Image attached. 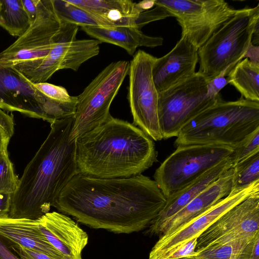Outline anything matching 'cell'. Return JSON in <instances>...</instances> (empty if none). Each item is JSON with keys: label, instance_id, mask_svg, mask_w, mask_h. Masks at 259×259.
Masks as SVG:
<instances>
[{"label": "cell", "instance_id": "1", "mask_svg": "<svg viewBox=\"0 0 259 259\" xmlns=\"http://www.w3.org/2000/svg\"><path fill=\"white\" fill-rule=\"evenodd\" d=\"M166 201L155 181L142 174L101 179L78 173L54 207L91 228L130 234L147 228Z\"/></svg>", "mask_w": 259, "mask_h": 259}, {"label": "cell", "instance_id": "2", "mask_svg": "<svg viewBox=\"0 0 259 259\" xmlns=\"http://www.w3.org/2000/svg\"><path fill=\"white\" fill-rule=\"evenodd\" d=\"M73 116L57 120L26 166L12 194L9 217L37 220L49 212L77 173L75 140L69 139Z\"/></svg>", "mask_w": 259, "mask_h": 259}, {"label": "cell", "instance_id": "3", "mask_svg": "<svg viewBox=\"0 0 259 259\" xmlns=\"http://www.w3.org/2000/svg\"><path fill=\"white\" fill-rule=\"evenodd\" d=\"M153 140L139 127L112 116L75 140L77 173L101 179L142 174L157 161Z\"/></svg>", "mask_w": 259, "mask_h": 259}, {"label": "cell", "instance_id": "4", "mask_svg": "<svg viewBox=\"0 0 259 259\" xmlns=\"http://www.w3.org/2000/svg\"><path fill=\"white\" fill-rule=\"evenodd\" d=\"M259 128V102L243 98L222 99L205 110L180 131L174 143L179 146L214 144L235 148Z\"/></svg>", "mask_w": 259, "mask_h": 259}, {"label": "cell", "instance_id": "5", "mask_svg": "<svg viewBox=\"0 0 259 259\" xmlns=\"http://www.w3.org/2000/svg\"><path fill=\"white\" fill-rule=\"evenodd\" d=\"M258 24V4L237 10L198 49L199 69L197 72L207 81L223 71L228 75L244 58Z\"/></svg>", "mask_w": 259, "mask_h": 259}, {"label": "cell", "instance_id": "6", "mask_svg": "<svg viewBox=\"0 0 259 259\" xmlns=\"http://www.w3.org/2000/svg\"><path fill=\"white\" fill-rule=\"evenodd\" d=\"M233 151L214 144L177 146L156 169L154 181L167 198L228 159Z\"/></svg>", "mask_w": 259, "mask_h": 259}, {"label": "cell", "instance_id": "7", "mask_svg": "<svg viewBox=\"0 0 259 259\" xmlns=\"http://www.w3.org/2000/svg\"><path fill=\"white\" fill-rule=\"evenodd\" d=\"M130 62H114L103 69L77 97L70 140L106 122L111 115L109 108L126 76Z\"/></svg>", "mask_w": 259, "mask_h": 259}, {"label": "cell", "instance_id": "8", "mask_svg": "<svg viewBox=\"0 0 259 259\" xmlns=\"http://www.w3.org/2000/svg\"><path fill=\"white\" fill-rule=\"evenodd\" d=\"M61 21L60 29L55 36V46L46 57L13 65L34 84L46 82L59 70L77 71L82 64L99 53L100 41L76 39L78 26Z\"/></svg>", "mask_w": 259, "mask_h": 259}, {"label": "cell", "instance_id": "9", "mask_svg": "<svg viewBox=\"0 0 259 259\" xmlns=\"http://www.w3.org/2000/svg\"><path fill=\"white\" fill-rule=\"evenodd\" d=\"M222 99L211 98L207 80L196 72L189 79L158 93V115L163 139L177 137L189 122Z\"/></svg>", "mask_w": 259, "mask_h": 259}, {"label": "cell", "instance_id": "10", "mask_svg": "<svg viewBox=\"0 0 259 259\" xmlns=\"http://www.w3.org/2000/svg\"><path fill=\"white\" fill-rule=\"evenodd\" d=\"M168 17H175L181 36L198 49L236 10L224 0H154Z\"/></svg>", "mask_w": 259, "mask_h": 259}, {"label": "cell", "instance_id": "11", "mask_svg": "<svg viewBox=\"0 0 259 259\" xmlns=\"http://www.w3.org/2000/svg\"><path fill=\"white\" fill-rule=\"evenodd\" d=\"M156 58L139 50L130 62L128 100L133 124L153 140L162 139L158 115V93L152 74Z\"/></svg>", "mask_w": 259, "mask_h": 259}, {"label": "cell", "instance_id": "12", "mask_svg": "<svg viewBox=\"0 0 259 259\" xmlns=\"http://www.w3.org/2000/svg\"><path fill=\"white\" fill-rule=\"evenodd\" d=\"M0 108L49 122L56 103L38 91L13 65L0 60Z\"/></svg>", "mask_w": 259, "mask_h": 259}, {"label": "cell", "instance_id": "13", "mask_svg": "<svg viewBox=\"0 0 259 259\" xmlns=\"http://www.w3.org/2000/svg\"><path fill=\"white\" fill-rule=\"evenodd\" d=\"M61 26L52 0H39L34 21L8 48L0 53V60L12 65L46 57L55 44Z\"/></svg>", "mask_w": 259, "mask_h": 259}, {"label": "cell", "instance_id": "14", "mask_svg": "<svg viewBox=\"0 0 259 259\" xmlns=\"http://www.w3.org/2000/svg\"><path fill=\"white\" fill-rule=\"evenodd\" d=\"M259 233V192L237 204L202 232L195 251L216 244L251 240Z\"/></svg>", "mask_w": 259, "mask_h": 259}, {"label": "cell", "instance_id": "15", "mask_svg": "<svg viewBox=\"0 0 259 259\" xmlns=\"http://www.w3.org/2000/svg\"><path fill=\"white\" fill-rule=\"evenodd\" d=\"M259 192V181L237 190H231L204 213L169 235L160 236L152 247L149 259H167L180 246L198 237L207 228L231 208L252 194Z\"/></svg>", "mask_w": 259, "mask_h": 259}, {"label": "cell", "instance_id": "16", "mask_svg": "<svg viewBox=\"0 0 259 259\" xmlns=\"http://www.w3.org/2000/svg\"><path fill=\"white\" fill-rule=\"evenodd\" d=\"M198 62V49L181 36L173 49L164 56L156 58L152 74L158 93L193 77Z\"/></svg>", "mask_w": 259, "mask_h": 259}, {"label": "cell", "instance_id": "17", "mask_svg": "<svg viewBox=\"0 0 259 259\" xmlns=\"http://www.w3.org/2000/svg\"><path fill=\"white\" fill-rule=\"evenodd\" d=\"M47 240L68 259H82L89 237L72 219L61 212H49L37 220Z\"/></svg>", "mask_w": 259, "mask_h": 259}, {"label": "cell", "instance_id": "18", "mask_svg": "<svg viewBox=\"0 0 259 259\" xmlns=\"http://www.w3.org/2000/svg\"><path fill=\"white\" fill-rule=\"evenodd\" d=\"M233 175V167L226 171L180 211L164 222L159 229L157 235L160 236L170 234L228 195L232 190Z\"/></svg>", "mask_w": 259, "mask_h": 259}, {"label": "cell", "instance_id": "19", "mask_svg": "<svg viewBox=\"0 0 259 259\" xmlns=\"http://www.w3.org/2000/svg\"><path fill=\"white\" fill-rule=\"evenodd\" d=\"M0 236L9 245H18L45 253L56 259H68L47 240L37 220L0 218Z\"/></svg>", "mask_w": 259, "mask_h": 259}, {"label": "cell", "instance_id": "20", "mask_svg": "<svg viewBox=\"0 0 259 259\" xmlns=\"http://www.w3.org/2000/svg\"><path fill=\"white\" fill-rule=\"evenodd\" d=\"M233 167L230 157L179 191L166 198L164 206L147 227L146 234L157 235L162 225L174 215L222 174Z\"/></svg>", "mask_w": 259, "mask_h": 259}, {"label": "cell", "instance_id": "21", "mask_svg": "<svg viewBox=\"0 0 259 259\" xmlns=\"http://www.w3.org/2000/svg\"><path fill=\"white\" fill-rule=\"evenodd\" d=\"M105 20L110 27L136 26L138 15L145 11L140 3L129 0H67ZM137 27V26H136Z\"/></svg>", "mask_w": 259, "mask_h": 259}, {"label": "cell", "instance_id": "22", "mask_svg": "<svg viewBox=\"0 0 259 259\" xmlns=\"http://www.w3.org/2000/svg\"><path fill=\"white\" fill-rule=\"evenodd\" d=\"M81 29L101 42H107L122 48L131 56L134 55L139 47L154 48L163 44L162 37L146 35L135 26H84L81 27Z\"/></svg>", "mask_w": 259, "mask_h": 259}, {"label": "cell", "instance_id": "23", "mask_svg": "<svg viewBox=\"0 0 259 259\" xmlns=\"http://www.w3.org/2000/svg\"><path fill=\"white\" fill-rule=\"evenodd\" d=\"M227 79L242 98L259 102V65L247 58L241 60L228 73Z\"/></svg>", "mask_w": 259, "mask_h": 259}, {"label": "cell", "instance_id": "24", "mask_svg": "<svg viewBox=\"0 0 259 259\" xmlns=\"http://www.w3.org/2000/svg\"><path fill=\"white\" fill-rule=\"evenodd\" d=\"M54 11L62 21L75 24L80 27L100 26L109 27L108 23L67 0H52Z\"/></svg>", "mask_w": 259, "mask_h": 259}, {"label": "cell", "instance_id": "25", "mask_svg": "<svg viewBox=\"0 0 259 259\" xmlns=\"http://www.w3.org/2000/svg\"><path fill=\"white\" fill-rule=\"evenodd\" d=\"M2 3L4 22L2 27L14 36H21L31 24L21 0H2Z\"/></svg>", "mask_w": 259, "mask_h": 259}, {"label": "cell", "instance_id": "26", "mask_svg": "<svg viewBox=\"0 0 259 259\" xmlns=\"http://www.w3.org/2000/svg\"><path fill=\"white\" fill-rule=\"evenodd\" d=\"M251 240L213 244L196 251L194 256L196 259H238L243 248Z\"/></svg>", "mask_w": 259, "mask_h": 259}, {"label": "cell", "instance_id": "27", "mask_svg": "<svg viewBox=\"0 0 259 259\" xmlns=\"http://www.w3.org/2000/svg\"><path fill=\"white\" fill-rule=\"evenodd\" d=\"M233 190L246 187L259 181V152H257L233 167Z\"/></svg>", "mask_w": 259, "mask_h": 259}, {"label": "cell", "instance_id": "28", "mask_svg": "<svg viewBox=\"0 0 259 259\" xmlns=\"http://www.w3.org/2000/svg\"><path fill=\"white\" fill-rule=\"evenodd\" d=\"M19 179L15 173L8 150L0 153V193L13 194L17 190Z\"/></svg>", "mask_w": 259, "mask_h": 259}, {"label": "cell", "instance_id": "29", "mask_svg": "<svg viewBox=\"0 0 259 259\" xmlns=\"http://www.w3.org/2000/svg\"><path fill=\"white\" fill-rule=\"evenodd\" d=\"M259 152V128L247 136L230 155L233 167L236 164Z\"/></svg>", "mask_w": 259, "mask_h": 259}, {"label": "cell", "instance_id": "30", "mask_svg": "<svg viewBox=\"0 0 259 259\" xmlns=\"http://www.w3.org/2000/svg\"><path fill=\"white\" fill-rule=\"evenodd\" d=\"M35 87L46 96L57 100L70 101L74 96H71L66 89L47 82L35 83Z\"/></svg>", "mask_w": 259, "mask_h": 259}, {"label": "cell", "instance_id": "31", "mask_svg": "<svg viewBox=\"0 0 259 259\" xmlns=\"http://www.w3.org/2000/svg\"><path fill=\"white\" fill-rule=\"evenodd\" d=\"M226 72H222L218 76L207 81V89L208 96L211 98H217L221 95L220 91L228 83Z\"/></svg>", "mask_w": 259, "mask_h": 259}, {"label": "cell", "instance_id": "32", "mask_svg": "<svg viewBox=\"0 0 259 259\" xmlns=\"http://www.w3.org/2000/svg\"><path fill=\"white\" fill-rule=\"evenodd\" d=\"M198 237L192 238L180 246L172 252L167 259H175L183 257L194 256L195 253Z\"/></svg>", "mask_w": 259, "mask_h": 259}, {"label": "cell", "instance_id": "33", "mask_svg": "<svg viewBox=\"0 0 259 259\" xmlns=\"http://www.w3.org/2000/svg\"><path fill=\"white\" fill-rule=\"evenodd\" d=\"M238 259H259V233L247 244Z\"/></svg>", "mask_w": 259, "mask_h": 259}, {"label": "cell", "instance_id": "34", "mask_svg": "<svg viewBox=\"0 0 259 259\" xmlns=\"http://www.w3.org/2000/svg\"><path fill=\"white\" fill-rule=\"evenodd\" d=\"M9 246L14 252L22 259H56L45 253L33 251L20 246Z\"/></svg>", "mask_w": 259, "mask_h": 259}, {"label": "cell", "instance_id": "35", "mask_svg": "<svg viewBox=\"0 0 259 259\" xmlns=\"http://www.w3.org/2000/svg\"><path fill=\"white\" fill-rule=\"evenodd\" d=\"M0 126L11 138L14 133L13 117L0 108Z\"/></svg>", "mask_w": 259, "mask_h": 259}, {"label": "cell", "instance_id": "36", "mask_svg": "<svg viewBox=\"0 0 259 259\" xmlns=\"http://www.w3.org/2000/svg\"><path fill=\"white\" fill-rule=\"evenodd\" d=\"M12 194L0 193V218L9 217L12 202Z\"/></svg>", "mask_w": 259, "mask_h": 259}, {"label": "cell", "instance_id": "37", "mask_svg": "<svg viewBox=\"0 0 259 259\" xmlns=\"http://www.w3.org/2000/svg\"><path fill=\"white\" fill-rule=\"evenodd\" d=\"M39 0H21L23 8L32 23L37 14V5Z\"/></svg>", "mask_w": 259, "mask_h": 259}, {"label": "cell", "instance_id": "38", "mask_svg": "<svg viewBox=\"0 0 259 259\" xmlns=\"http://www.w3.org/2000/svg\"><path fill=\"white\" fill-rule=\"evenodd\" d=\"M0 259H22L10 247L0 236Z\"/></svg>", "mask_w": 259, "mask_h": 259}, {"label": "cell", "instance_id": "39", "mask_svg": "<svg viewBox=\"0 0 259 259\" xmlns=\"http://www.w3.org/2000/svg\"><path fill=\"white\" fill-rule=\"evenodd\" d=\"M244 58H247L251 62L259 65L258 46H255L251 43Z\"/></svg>", "mask_w": 259, "mask_h": 259}, {"label": "cell", "instance_id": "40", "mask_svg": "<svg viewBox=\"0 0 259 259\" xmlns=\"http://www.w3.org/2000/svg\"><path fill=\"white\" fill-rule=\"evenodd\" d=\"M11 138L0 126V153L8 150V146Z\"/></svg>", "mask_w": 259, "mask_h": 259}, {"label": "cell", "instance_id": "41", "mask_svg": "<svg viewBox=\"0 0 259 259\" xmlns=\"http://www.w3.org/2000/svg\"><path fill=\"white\" fill-rule=\"evenodd\" d=\"M3 10V5L2 0H0V26H2L3 24V19L2 16V13Z\"/></svg>", "mask_w": 259, "mask_h": 259}, {"label": "cell", "instance_id": "42", "mask_svg": "<svg viewBox=\"0 0 259 259\" xmlns=\"http://www.w3.org/2000/svg\"><path fill=\"white\" fill-rule=\"evenodd\" d=\"M175 259H196L194 256H187V257H180L178 258H175Z\"/></svg>", "mask_w": 259, "mask_h": 259}]
</instances>
